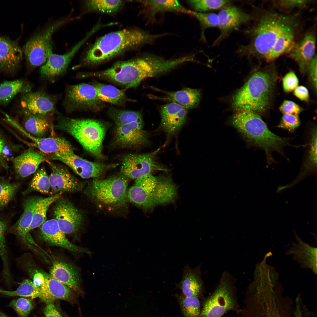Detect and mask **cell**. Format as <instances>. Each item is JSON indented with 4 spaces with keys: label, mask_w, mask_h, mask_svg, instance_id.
Wrapping results in <instances>:
<instances>
[{
    "label": "cell",
    "mask_w": 317,
    "mask_h": 317,
    "mask_svg": "<svg viewBox=\"0 0 317 317\" xmlns=\"http://www.w3.org/2000/svg\"><path fill=\"white\" fill-rule=\"evenodd\" d=\"M164 35L137 28L110 33L98 38L89 48L82 59V63L86 65L99 64L126 50L151 43Z\"/></svg>",
    "instance_id": "1"
},
{
    "label": "cell",
    "mask_w": 317,
    "mask_h": 317,
    "mask_svg": "<svg viewBox=\"0 0 317 317\" xmlns=\"http://www.w3.org/2000/svg\"><path fill=\"white\" fill-rule=\"evenodd\" d=\"M164 71L161 58L149 54L118 62L107 69L88 73L86 75L107 80L129 88L136 87L144 79L162 74Z\"/></svg>",
    "instance_id": "2"
},
{
    "label": "cell",
    "mask_w": 317,
    "mask_h": 317,
    "mask_svg": "<svg viewBox=\"0 0 317 317\" xmlns=\"http://www.w3.org/2000/svg\"><path fill=\"white\" fill-rule=\"evenodd\" d=\"M229 122L247 142L264 151L268 163L273 160L272 152H281L284 146L289 144L287 138L273 133L260 117L252 111H237Z\"/></svg>",
    "instance_id": "3"
},
{
    "label": "cell",
    "mask_w": 317,
    "mask_h": 317,
    "mask_svg": "<svg viewBox=\"0 0 317 317\" xmlns=\"http://www.w3.org/2000/svg\"><path fill=\"white\" fill-rule=\"evenodd\" d=\"M277 78L272 70L255 72L233 96V108L237 111L248 110L256 113L265 111L270 106Z\"/></svg>",
    "instance_id": "4"
},
{
    "label": "cell",
    "mask_w": 317,
    "mask_h": 317,
    "mask_svg": "<svg viewBox=\"0 0 317 317\" xmlns=\"http://www.w3.org/2000/svg\"><path fill=\"white\" fill-rule=\"evenodd\" d=\"M293 21L291 18L276 14L264 15L249 31L251 41L248 44L240 47L239 54L265 59L281 34L294 25Z\"/></svg>",
    "instance_id": "5"
},
{
    "label": "cell",
    "mask_w": 317,
    "mask_h": 317,
    "mask_svg": "<svg viewBox=\"0 0 317 317\" xmlns=\"http://www.w3.org/2000/svg\"><path fill=\"white\" fill-rule=\"evenodd\" d=\"M55 127L74 137L87 151L99 159L104 158L103 142L107 129L105 123L92 119H58Z\"/></svg>",
    "instance_id": "6"
},
{
    "label": "cell",
    "mask_w": 317,
    "mask_h": 317,
    "mask_svg": "<svg viewBox=\"0 0 317 317\" xmlns=\"http://www.w3.org/2000/svg\"><path fill=\"white\" fill-rule=\"evenodd\" d=\"M129 182V178L121 173L104 179L95 178L88 183L84 193L97 205L113 210L127 203Z\"/></svg>",
    "instance_id": "7"
},
{
    "label": "cell",
    "mask_w": 317,
    "mask_h": 317,
    "mask_svg": "<svg viewBox=\"0 0 317 317\" xmlns=\"http://www.w3.org/2000/svg\"><path fill=\"white\" fill-rule=\"evenodd\" d=\"M77 18L70 14L48 24L32 36L22 49L28 65L35 67L43 65L53 53L52 38L54 32L65 23Z\"/></svg>",
    "instance_id": "8"
},
{
    "label": "cell",
    "mask_w": 317,
    "mask_h": 317,
    "mask_svg": "<svg viewBox=\"0 0 317 317\" xmlns=\"http://www.w3.org/2000/svg\"><path fill=\"white\" fill-rule=\"evenodd\" d=\"M228 277H223L216 289L204 302L200 317H221L230 311L240 312L234 287Z\"/></svg>",
    "instance_id": "9"
},
{
    "label": "cell",
    "mask_w": 317,
    "mask_h": 317,
    "mask_svg": "<svg viewBox=\"0 0 317 317\" xmlns=\"http://www.w3.org/2000/svg\"><path fill=\"white\" fill-rule=\"evenodd\" d=\"M157 152L126 155L122 160L120 173L128 178L136 179L156 171H165L166 169L156 161Z\"/></svg>",
    "instance_id": "10"
},
{
    "label": "cell",
    "mask_w": 317,
    "mask_h": 317,
    "mask_svg": "<svg viewBox=\"0 0 317 317\" xmlns=\"http://www.w3.org/2000/svg\"><path fill=\"white\" fill-rule=\"evenodd\" d=\"M66 101L71 110L75 109L98 111L104 102L98 97L94 85L86 83L71 85L67 88Z\"/></svg>",
    "instance_id": "11"
},
{
    "label": "cell",
    "mask_w": 317,
    "mask_h": 317,
    "mask_svg": "<svg viewBox=\"0 0 317 317\" xmlns=\"http://www.w3.org/2000/svg\"><path fill=\"white\" fill-rule=\"evenodd\" d=\"M51 159L59 160L68 165L83 178H98L106 171L115 168L118 163L107 164L90 161L73 153L49 154Z\"/></svg>",
    "instance_id": "12"
},
{
    "label": "cell",
    "mask_w": 317,
    "mask_h": 317,
    "mask_svg": "<svg viewBox=\"0 0 317 317\" xmlns=\"http://www.w3.org/2000/svg\"><path fill=\"white\" fill-rule=\"evenodd\" d=\"M55 202L53 214L61 231L65 235L76 233L83 221L82 212L68 200L59 198Z\"/></svg>",
    "instance_id": "13"
},
{
    "label": "cell",
    "mask_w": 317,
    "mask_h": 317,
    "mask_svg": "<svg viewBox=\"0 0 317 317\" xmlns=\"http://www.w3.org/2000/svg\"><path fill=\"white\" fill-rule=\"evenodd\" d=\"M143 119L127 124L115 125V143L123 148H137L148 141V134L143 128Z\"/></svg>",
    "instance_id": "14"
},
{
    "label": "cell",
    "mask_w": 317,
    "mask_h": 317,
    "mask_svg": "<svg viewBox=\"0 0 317 317\" xmlns=\"http://www.w3.org/2000/svg\"><path fill=\"white\" fill-rule=\"evenodd\" d=\"M49 162L51 172L49 176L50 192L55 195L59 192H74L83 189L85 183L72 175L66 168Z\"/></svg>",
    "instance_id": "15"
},
{
    "label": "cell",
    "mask_w": 317,
    "mask_h": 317,
    "mask_svg": "<svg viewBox=\"0 0 317 317\" xmlns=\"http://www.w3.org/2000/svg\"><path fill=\"white\" fill-rule=\"evenodd\" d=\"M53 101L41 92H29L23 94L18 104L19 113L24 116L30 114L45 115L55 110Z\"/></svg>",
    "instance_id": "16"
},
{
    "label": "cell",
    "mask_w": 317,
    "mask_h": 317,
    "mask_svg": "<svg viewBox=\"0 0 317 317\" xmlns=\"http://www.w3.org/2000/svg\"><path fill=\"white\" fill-rule=\"evenodd\" d=\"M23 58L22 49L16 41L0 36V72L14 74Z\"/></svg>",
    "instance_id": "17"
},
{
    "label": "cell",
    "mask_w": 317,
    "mask_h": 317,
    "mask_svg": "<svg viewBox=\"0 0 317 317\" xmlns=\"http://www.w3.org/2000/svg\"><path fill=\"white\" fill-rule=\"evenodd\" d=\"M219 23L218 27L220 34L215 42L218 43L232 31L237 30L240 26L249 21L251 16L233 6L223 7L217 14Z\"/></svg>",
    "instance_id": "18"
},
{
    "label": "cell",
    "mask_w": 317,
    "mask_h": 317,
    "mask_svg": "<svg viewBox=\"0 0 317 317\" xmlns=\"http://www.w3.org/2000/svg\"><path fill=\"white\" fill-rule=\"evenodd\" d=\"M48 157L45 154L31 148L23 151L11 161L16 176L24 178L35 173L40 165L47 161Z\"/></svg>",
    "instance_id": "19"
},
{
    "label": "cell",
    "mask_w": 317,
    "mask_h": 317,
    "mask_svg": "<svg viewBox=\"0 0 317 317\" xmlns=\"http://www.w3.org/2000/svg\"><path fill=\"white\" fill-rule=\"evenodd\" d=\"M161 126L169 135L178 131L186 122L187 109L175 103L170 102L162 105L160 109Z\"/></svg>",
    "instance_id": "20"
},
{
    "label": "cell",
    "mask_w": 317,
    "mask_h": 317,
    "mask_svg": "<svg viewBox=\"0 0 317 317\" xmlns=\"http://www.w3.org/2000/svg\"><path fill=\"white\" fill-rule=\"evenodd\" d=\"M316 39L315 33H307L299 42L294 44L287 53L298 64L301 73H304L315 55Z\"/></svg>",
    "instance_id": "21"
},
{
    "label": "cell",
    "mask_w": 317,
    "mask_h": 317,
    "mask_svg": "<svg viewBox=\"0 0 317 317\" xmlns=\"http://www.w3.org/2000/svg\"><path fill=\"white\" fill-rule=\"evenodd\" d=\"M41 226L40 237L48 243L75 253L87 252L88 251L84 248L72 243L67 239L55 219L46 221Z\"/></svg>",
    "instance_id": "22"
},
{
    "label": "cell",
    "mask_w": 317,
    "mask_h": 317,
    "mask_svg": "<svg viewBox=\"0 0 317 317\" xmlns=\"http://www.w3.org/2000/svg\"><path fill=\"white\" fill-rule=\"evenodd\" d=\"M297 242H292L291 247L286 252L292 254L293 259L299 264L301 267L310 269L315 275L317 274V248L303 242L297 235Z\"/></svg>",
    "instance_id": "23"
},
{
    "label": "cell",
    "mask_w": 317,
    "mask_h": 317,
    "mask_svg": "<svg viewBox=\"0 0 317 317\" xmlns=\"http://www.w3.org/2000/svg\"><path fill=\"white\" fill-rule=\"evenodd\" d=\"M75 54L73 49L63 54L52 53L41 66L40 70L41 75L45 79L54 80L66 71Z\"/></svg>",
    "instance_id": "24"
},
{
    "label": "cell",
    "mask_w": 317,
    "mask_h": 317,
    "mask_svg": "<svg viewBox=\"0 0 317 317\" xmlns=\"http://www.w3.org/2000/svg\"><path fill=\"white\" fill-rule=\"evenodd\" d=\"M72 294L69 287L52 277L45 276L40 288L39 298L46 304L53 303L57 299L70 301Z\"/></svg>",
    "instance_id": "25"
},
{
    "label": "cell",
    "mask_w": 317,
    "mask_h": 317,
    "mask_svg": "<svg viewBox=\"0 0 317 317\" xmlns=\"http://www.w3.org/2000/svg\"><path fill=\"white\" fill-rule=\"evenodd\" d=\"M199 269H191L187 264L184 267L182 279L177 286L184 296L199 298L201 296L203 285Z\"/></svg>",
    "instance_id": "26"
},
{
    "label": "cell",
    "mask_w": 317,
    "mask_h": 317,
    "mask_svg": "<svg viewBox=\"0 0 317 317\" xmlns=\"http://www.w3.org/2000/svg\"><path fill=\"white\" fill-rule=\"evenodd\" d=\"M40 197L31 196L25 199L23 203V212L18 221L12 228V232L26 245L31 248L28 242L26 235L32 223L33 212Z\"/></svg>",
    "instance_id": "27"
},
{
    "label": "cell",
    "mask_w": 317,
    "mask_h": 317,
    "mask_svg": "<svg viewBox=\"0 0 317 317\" xmlns=\"http://www.w3.org/2000/svg\"><path fill=\"white\" fill-rule=\"evenodd\" d=\"M25 133L34 142V145L45 154H69L74 153L73 148L65 139L58 137L38 138L28 133Z\"/></svg>",
    "instance_id": "28"
},
{
    "label": "cell",
    "mask_w": 317,
    "mask_h": 317,
    "mask_svg": "<svg viewBox=\"0 0 317 317\" xmlns=\"http://www.w3.org/2000/svg\"><path fill=\"white\" fill-rule=\"evenodd\" d=\"M50 277L78 292H81L77 270L72 265L63 262H54L50 271Z\"/></svg>",
    "instance_id": "29"
},
{
    "label": "cell",
    "mask_w": 317,
    "mask_h": 317,
    "mask_svg": "<svg viewBox=\"0 0 317 317\" xmlns=\"http://www.w3.org/2000/svg\"><path fill=\"white\" fill-rule=\"evenodd\" d=\"M139 1L144 7L149 19L152 22L159 14L176 12L189 14L190 11L176 0H148Z\"/></svg>",
    "instance_id": "30"
},
{
    "label": "cell",
    "mask_w": 317,
    "mask_h": 317,
    "mask_svg": "<svg viewBox=\"0 0 317 317\" xmlns=\"http://www.w3.org/2000/svg\"><path fill=\"white\" fill-rule=\"evenodd\" d=\"M162 97L155 98L178 104L187 109L195 107L200 101V94L197 89L186 88L174 92H165Z\"/></svg>",
    "instance_id": "31"
},
{
    "label": "cell",
    "mask_w": 317,
    "mask_h": 317,
    "mask_svg": "<svg viewBox=\"0 0 317 317\" xmlns=\"http://www.w3.org/2000/svg\"><path fill=\"white\" fill-rule=\"evenodd\" d=\"M31 85L22 79L0 83V105H7L18 94L27 93L31 92Z\"/></svg>",
    "instance_id": "32"
},
{
    "label": "cell",
    "mask_w": 317,
    "mask_h": 317,
    "mask_svg": "<svg viewBox=\"0 0 317 317\" xmlns=\"http://www.w3.org/2000/svg\"><path fill=\"white\" fill-rule=\"evenodd\" d=\"M294 25L284 31L278 38L265 58L267 61L275 60L282 54L288 53L295 44Z\"/></svg>",
    "instance_id": "33"
},
{
    "label": "cell",
    "mask_w": 317,
    "mask_h": 317,
    "mask_svg": "<svg viewBox=\"0 0 317 317\" xmlns=\"http://www.w3.org/2000/svg\"><path fill=\"white\" fill-rule=\"evenodd\" d=\"M100 99L103 102L122 106L127 100L124 90L110 85L97 83L93 85Z\"/></svg>",
    "instance_id": "34"
},
{
    "label": "cell",
    "mask_w": 317,
    "mask_h": 317,
    "mask_svg": "<svg viewBox=\"0 0 317 317\" xmlns=\"http://www.w3.org/2000/svg\"><path fill=\"white\" fill-rule=\"evenodd\" d=\"M63 193H57L51 196L39 197L34 208L32 223L28 232L32 230L41 226L46 220V213L51 204L60 198Z\"/></svg>",
    "instance_id": "35"
},
{
    "label": "cell",
    "mask_w": 317,
    "mask_h": 317,
    "mask_svg": "<svg viewBox=\"0 0 317 317\" xmlns=\"http://www.w3.org/2000/svg\"><path fill=\"white\" fill-rule=\"evenodd\" d=\"M22 124L31 135L42 138L49 127V122L45 115L30 114L24 116Z\"/></svg>",
    "instance_id": "36"
},
{
    "label": "cell",
    "mask_w": 317,
    "mask_h": 317,
    "mask_svg": "<svg viewBox=\"0 0 317 317\" xmlns=\"http://www.w3.org/2000/svg\"><path fill=\"white\" fill-rule=\"evenodd\" d=\"M21 148L20 146L9 141L0 132V171L8 170L9 161Z\"/></svg>",
    "instance_id": "37"
},
{
    "label": "cell",
    "mask_w": 317,
    "mask_h": 317,
    "mask_svg": "<svg viewBox=\"0 0 317 317\" xmlns=\"http://www.w3.org/2000/svg\"><path fill=\"white\" fill-rule=\"evenodd\" d=\"M50 191L49 176L45 168L42 167L35 173L28 188L23 193L25 195L35 191L47 194L50 193Z\"/></svg>",
    "instance_id": "38"
},
{
    "label": "cell",
    "mask_w": 317,
    "mask_h": 317,
    "mask_svg": "<svg viewBox=\"0 0 317 317\" xmlns=\"http://www.w3.org/2000/svg\"><path fill=\"white\" fill-rule=\"evenodd\" d=\"M123 3L121 0H89L85 1L84 5L88 11L112 13L117 11Z\"/></svg>",
    "instance_id": "39"
},
{
    "label": "cell",
    "mask_w": 317,
    "mask_h": 317,
    "mask_svg": "<svg viewBox=\"0 0 317 317\" xmlns=\"http://www.w3.org/2000/svg\"><path fill=\"white\" fill-rule=\"evenodd\" d=\"M6 228V224L0 220V256L3 264V276L5 282L9 284L12 282L13 279L5 238L4 234Z\"/></svg>",
    "instance_id": "40"
},
{
    "label": "cell",
    "mask_w": 317,
    "mask_h": 317,
    "mask_svg": "<svg viewBox=\"0 0 317 317\" xmlns=\"http://www.w3.org/2000/svg\"><path fill=\"white\" fill-rule=\"evenodd\" d=\"M177 296L184 317H200V304L199 298L187 297L182 294Z\"/></svg>",
    "instance_id": "41"
},
{
    "label": "cell",
    "mask_w": 317,
    "mask_h": 317,
    "mask_svg": "<svg viewBox=\"0 0 317 317\" xmlns=\"http://www.w3.org/2000/svg\"><path fill=\"white\" fill-rule=\"evenodd\" d=\"M0 293L9 296H19L29 297L33 299L39 297L40 288L36 286L33 281L25 279L16 290L11 291L0 290Z\"/></svg>",
    "instance_id": "42"
},
{
    "label": "cell",
    "mask_w": 317,
    "mask_h": 317,
    "mask_svg": "<svg viewBox=\"0 0 317 317\" xmlns=\"http://www.w3.org/2000/svg\"><path fill=\"white\" fill-rule=\"evenodd\" d=\"M108 112L115 125L124 124L143 119L141 113L138 111L112 108L110 109Z\"/></svg>",
    "instance_id": "43"
},
{
    "label": "cell",
    "mask_w": 317,
    "mask_h": 317,
    "mask_svg": "<svg viewBox=\"0 0 317 317\" xmlns=\"http://www.w3.org/2000/svg\"><path fill=\"white\" fill-rule=\"evenodd\" d=\"M20 186L19 183L11 182L7 179L0 180V210L12 199Z\"/></svg>",
    "instance_id": "44"
},
{
    "label": "cell",
    "mask_w": 317,
    "mask_h": 317,
    "mask_svg": "<svg viewBox=\"0 0 317 317\" xmlns=\"http://www.w3.org/2000/svg\"><path fill=\"white\" fill-rule=\"evenodd\" d=\"M310 131L309 148L307 158L303 166V174L314 170L317 167L316 127H314Z\"/></svg>",
    "instance_id": "45"
},
{
    "label": "cell",
    "mask_w": 317,
    "mask_h": 317,
    "mask_svg": "<svg viewBox=\"0 0 317 317\" xmlns=\"http://www.w3.org/2000/svg\"><path fill=\"white\" fill-rule=\"evenodd\" d=\"M225 0H191L188 3L195 11L205 12L224 7L230 2Z\"/></svg>",
    "instance_id": "46"
},
{
    "label": "cell",
    "mask_w": 317,
    "mask_h": 317,
    "mask_svg": "<svg viewBox=\"0 0 317 317\" xmlns=\"http://www.w3.org/2000/svg\"><path fill=\"white\" fill-rule=\"evenodd\" d=\"M189 14L194 16L199 21L201 28V38L202 39L205 40L204 33L206 29L218 26L219 18L217 14L190 10Z\"/></svg>",
    "instance_id": "47"
},
{
    "label": "cell",
    "mask_w": 317,
    "mask_h": 317,
    "mask_svg": "<svg viewBox=\"0 0 317 317\" xmlns=\"http://www.w3.org/2000/svg\"><path fill=\"white\" fill-rule=\"evenodd\" d=\"M9 305L20 317H26L33 309V306L29 299L24 297L12 300Z\"/></svg>",
    "instance_id": "48"
},
{
    "label": "cell",
    "mask_w": 317,
    "mask_h": 317,
    "mask_svg": "<svg viewBox=\"0 0 317 317\" xmlns=\"http://www.w3.org/2000/svg\"><path fill=\"white\" fill-rule=\"evenodd\" d=\"M300 121L298 115L284 114L278 125L280 128L292 132L300 125Z\"/></svg>",
    "instance_id": "49"
},
{
    "label": "cell",
    "mask_w": 317,
    "mask_h": 317,
    "mask_svg": "<svg viewBox=\"0 0 317 317\" xmlns=\"http://www.w3.org/2000/svg\"><path fill=\"white\" fill-rule=\"evenodd\" d=\"M283 88L286 92H289L294 90L298 86V79L293 71H291L287 73L282 79Z\"/></svg>",
    "instance_id": "50"
},
{
    "label": "cell",
    "mask_w": 317,
    "mask_h": 317,
    "mask_svg": "<svg viewBox=\"0 0 317 317\" xmlns=\"http://www.w3.org/2000/svg\"><path fill=\"white\" fill-rule=\"evenodd\" d=\"M280 111L283 114L298 115L303 110V109L294 102L290 100L284 101L279 107Z\"/></svg>",
    "instance_id": "51"
},
{
    "label": "cell",
    "mask_w": 317,
    "mask_h": 317,
    "mask_svg": "<svg viewBox=\"0 0 317 317\" xmlns=\"http://www.w3.org/2000/svg\"><path fill=\"white\" fill-rule=\"evenodd\" d=\"M317 61L316 54L309 63L307 70L308 72L310 81L316 92L317 90Z\"/></svg>",
    "instance_id": "52"
},
{
    "label": "cell",
    "mask_w": 317,
    "mask_h": 317,
    "mask_svg": "<svg viewBox=\"0 0 317 317\" xmlns=\"http://www.w3.org/2000/svg\"><path fill=\"white\" fill-rule=\"evenodd\" d=\"M310 1L306 0H284L278 1L276 3L281 8L285 9H290L303 6L310 3Z\"/></svg>",
    "instance_id": "53"
},
{
    "label": "cell",
    "mask_w": 317,
    "mask_h": 317,
    "mask_svg": "<svg viewBox=\"0 0 317 317\" xmlns=\"http://www.w3.org/2000/svg\"><path fill=\"white\" fill-rule=\"evenodd\" d=\"M294 95L302 101H308L309 97L308 89L303 86H298L294 90Z\"/></svg>",
    "instance_id": "54"
},
{
    "label": "cell",
    "mask_w": 317,
    "mask_h": 317,
    "mask_svg": "<svg viewBox=\"0 0 317 317\" xmlns=\"http://www.w3.org/2000/svg\"><path fill=\"white\" fill-rule=\"evenodd\" d=\"M44 313L45 317H63L56 309L53 303L46 304Z\"/></svg>",
    "instance_id": "55"
},
{
    "label": "cell",
    "mask_w": 317,
    "mask_h": 317,
    "mask_svg": "<svg viewBox=\"0 0 317 317\" xmlns=\"http://www.w3.org/2000/svg\"><path fill=\"white\" fill-rule=\"evenodd\" d=\"M45 279V275L41 273L37 272L33 276V282L36 286L40 288L43 284Z\"/></svg>",
    "instance_id": "56"
},
{
    "label": "cell",
    "mask_w": 317,
    "mask_h": 317,
    "mask_svg": "<svg viewBox=\"0 0 317 317\" xmlns=\"http://www.w3.org/2000/svg\"><path fill=\"white\" fill-rule=\"evenodd\" d=\"M0 317H9L0 311Z\"/></svg>",
    "instance_id": "57"
},
{
    "label": "cell",
    "mask_w": 317,
    "mask_h": 317,
    "mask_svg": "<svg viewBox=\"0 0 317 317\" xmlns=\"http://www.w3.org/2000/svg\"><path fill=\"white\" fill-rule=\"evenodd\" d=\"M67 317H69V316H67Z\"/></svg>",
    "instance_id": "58"
},
{
    "label": "cell",
    "mask_w": 317,
    "mask_h": 317,
    "mask_svg": "<svg viewBox=\"0 0 317 317\" xmlns=\"http://www.w3.org/2000/svg\"></svg>",
    "instance_id": "59"
}]
</instances>
